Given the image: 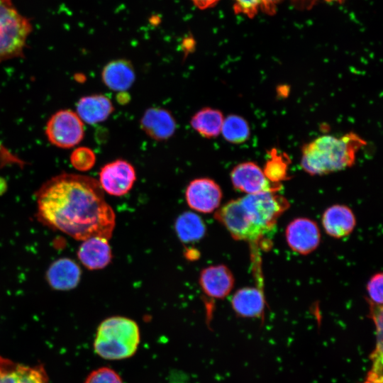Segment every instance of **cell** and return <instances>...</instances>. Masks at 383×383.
<instances>
[{"label": "cell", "mask_w": 383, "mask_h": 383, "mask_svg": "<svg viewBox=\"0 0 383 383\" xmlns=\"http://www.w3.org/2000/svg\"><path fill=\"white\" fill-rule=\"evenodd\" d=\"M37 218L72 238H111L116 216L99 182L89 176L63 173L45 182L36 193Z\"/></svg>", "instance_id": "obj_1"}, {"label": "cell", "mask_w": 383, "mask_h": 383, "mask_svg": "<svg viewBox=\"0 0 383 383\" xmlns=\"http://www.w3.org/2000/svg\"><path fill=\"white\" fill-rule=\"evenodd\" d=\"M366 141L350 132L340 137L322 135L301 149V166L311 175H323L350 167Z\"/></svg>", "instance_id": "obj_2"}, {"label": "cell", "mask_w": 383, "mask_h": 383, "mask_svg": "<svg viewBox=\"0 0 383 383\" xmlns=\"http://www.w3.org/2000/svg\"><path fill=\"white\" fill-rule=\"evenodd\" d=\"M140 341V330L135 321L123 316H111L99 324L94 349L104 359L120 360L132 357Z\"/></svg>", "instance_id": "obj_3"}, {"label": "cell", "mask_w": 383, "mask_h": 383, "mask_svg": "<svg viewBox=\"0 0 383 383\" xmlns=\"http://www.w3.org/2000/svg\"><path fill=\"white\" fill-rule=\"evenodd\" d=\"M31 30L30 20L12 0H0V62L20 57Z\"/></svg>", "instance_id": "obj_4"}, {"label": "cell", "mask_w": 383, "mask_h": 383, "mask_svg": "<svg viewBox=\"0 0 383 383\" xmlns=\"http://www.w3.org/2000/svg\"><path fill=\"white\" fill-rule=\"evenodd\" d=\"M239 201L250 223L264 235L274 227L289 202L277 192L246 194Z\"/></svg>", "instance_id": "obj_5"}, {"label": "cell", "mask_w": 383, "mask_h": 383, "mask_svg": "<svg viewBox=\"0 0 383 383\" xmlns=\"http://www.w3.org/2000/svg\"><path fill=\"white\" fill-rule=\"evenodd\" d=\"M45 135L49 142L60 148H70L84 138V126L76 112L60 110L48 120Z\"/></svg>", "instance_id": "obj_6"}, {"label": "cell", "mask_w": 383, "mask_h": 383, "mask_svg": "<svg viewBox=\"0 0 383 383\" xmlns=\"http://www.w3.org/2000/svg\"><path fill=\"white\" fill-rule=\"evenodd\" d=\"M214 217L235 240L253 243L263 236L247 218L238 199L229 201L218 208Z\"/></svg>", "instance_id": "obj_7"}, {"label": "cell", "mask_w": 383, "mask_h": 383, "mask_svg": "<svg viewBox=\"0 0 383 383\" xmlns=\"http://www.w3.org/2000/svg\"><path fill=\"white\" fill-rule=\"evenodd\" d=\"M230 177L233 187L246 194L277 192L281 189V184L270 182L263 170L253 162L237 165L231 170Z\"/></svg>", "instance_id": "obj_8"}, {"label": "cell", "mask_w": 383, "mask_h": 383, "mask_svg": "<svg viewBox=\"0 0 383 383\" xmlns=\"http://www.w3.org/2000/svg\"><path fill=\"white\" fill-rule=\"evenodd\" d=\"M136 172L128 161L117 159L104 165L99 172V184L109 194L121 196L133 187Z\"/></svg>", "instance_id": "obj_9"}, {"label": "cell", "mask_w": 383, "mask_h": 383, "mask_svg": "<svg viewBox=\"0 0 383 383\" xmlns=\"http://www.w3.org/2000/svg\"><path fill=\"white\" fill-rule=\"evenodd\" d=\"M222 191L213 179L206 177L197 178L188 184L185 198L188 205L194 210L209 213L219 208Z\"/></svg>", "instance_id": "obj_10"}, {"label": "cell", "mask_w": 383, "mask_h": 383, "mask_svg": "<svg viewBox=\"0 0 383 383\" xmlns=\"http://www.w3.org/2000/svg\"><path fill=\"white\" fill-rule=\"evenodd\" d=\"M285 236L289 247L301 255H308L319 245L321 233L316 222L307 218H297L287 226Z\"/></svg>", "instance_id": "obj_11"}, {"label": "cell", "mask_w": 383, "mask_h": 383, "mask_svg": "<svg viewBox=\"0 0 383 383\" xmlns=\"http://www.w3.org/2000/svg\"><path fill=\"white\" fill-rule=\"evenodd\" d=\"M140 126L148 137L157 141L168 140L177 128L176 121L171 112L160 107L147 109L140 118Z\"/></svg>", "instance_id": "obj_12"}, {"label": "cell", "mask_w": 383, "mask_h": 383, "mask_svg": "<svg viewBox=\"0 0 383 383\" xmlns=\"http://www.w3.org/2000/svg\"><path fill=\"white\" fill-rule=\"evenodd\" d=\"M235 279L231 271L224 265L204 268L199 276L201 289L209 297L223 299L232 291Z\"/></svg>", "instance_id": "obj_13"}, {"label": "cell", "mask_w": 383, "mask_h": 383, "mask_svg": "<svg viewBox=\"0 0 383 383\" xmlns=\"http://www.w3.org/2000/svg\"><path fill=\"white\" fill-rule=\"evenodd\" d=\"M80 245L77 257L89 270H100L106 267L112 259V252L108 239L91 237Z\"/></svg>", "instance_id": "obj_14"}, {"label": "cell", "mask_w": 383, "mask_h": 383, "mask_svg": "<svg viewBox=\"0 0 383 383\" xmlns=\"http://www.w3.org/2000/svg\"><path fill=\"white\" fill-rule=\"evenodd\" d=\"M355 224L356 219L353 211L345 205H333L322 216V225L326 233L335 238L350 234Z\"/></svg>", "instance_id": "obj_15"}, {"label": "cell", "mask_w": 383, "mask_h": 383, "mask_svg": "<svg viewBox=\"0 0 383 383\" xmlns=\"http://www.w3.org/2000/svg\"><path fill=\"white\" fill-rule=\"evenodd\" d=\"M231 306L239 316L260 318L263 315L265 309V296L258 287H243L233 294Z\"/></svg>", "instance_id": "obj_16"}, {"label": "cell", "mask_w": 383, "mask_h": 383, "mask_svg": "<svg viewBox=\"0 0 383 383\" xmlns=\"http://www.w3.org/2000/svg\"><path fill=\"white\" fill-rule=\"evenodd\" d=\"M101 79L110 89L124 91L134 83L135 72L133 64L126 59L114 60L107 63L102 70Z\"/></svg>", "instance_id": "obj_17"}, {"label": "cell", "mask_w": 383, "mask_h": 383, "mask_svg": "<svg viewBox=\"0 0 383 383\" xmlns=\"http://www.w3.org/2000/svg\"><path fill=\"white\" fill-rule=\"evenodd\" d=\"M81 274V270L75 262L69 258H60L49 267L46 276L53 289L65 291L77 286Z\"/></svg>", "instance_id": "obj_18"}, {"label": "cell", "mask_w": 383, "mask_h": 383, "mask_svg": "<svg viewBox=\"0 0 383 383\" xmlns=\"http://www.w3.org/2000/svg\"><path fill=\"white\" fill-rule=\"evenodd\" d=\"M111 101L103 94H93L81 98L77 104V114L89 124L103 122L113 112Z\"/></svg>", "instance_id": "obj_19"}, {"label": "cell", "mask_w": 383, "mask_h": 383, "mask_svg": "<svg viewBox=\"0 0 383 383\" xmlns=\"http://www.w3.org/2000/svg\"><path fill=\"white\" fill-rule=\"evenodd\" d=\"M223 120V115L220 110L204 107L193 115L190 124L201 136L213 138L221 133Z\"/></svg>", "instance_id": "obj_20"}, {"label": "cell", "mask_w": 383, "mask_h": 383, "mask_svg": "<svg viewBox=\"0 0 383 383\" xmlns=\"http://www.w3.org/2000/svg\"><path fill=\"white\" fill-rule=\"evenodd\" d=\"M174 229L179 239L185 243L201 240L205 235L206 226L201 217L191 211L182 213L177 218Z\"/></svg>", "instance_id": "obj_21"}, {"label": "cell", "mask_w": 383, "mask_h": 383, "mask_svg": "<svg viewBox=\"0 0 383 383\" xmlns=\"http://www.w3.org/2000/svg\"><path fill=\"white\" fill-rule=\"evenodd\" d=\"M221 133L228 142L240 144L249 138L250 130L248 123L244 118L231 114L224 118Z\"/></svg>", "instance_id": "obj_22"}, {"label": "cell", "mask_w": 383, "mask_h": 383, "mask_svg": "<svg viewBox=\"0 0 383 383\" xmlns=\"http://www.w3.org/2000/svg\"><path fill=\"white\" fill-rule=\"evenodd\" d=\"M289 162L287 154L279 152L274 148L269 152L268 160L262 170L270 182L281 184L282 181L287 179Z\"/></svg>", "instance_id": "obj_23"}, {"label": "cell", "mask_w": 383, "mask_h": 383, "mask_svg": "<svg viewBox=\"0 0 383 383\" xmlns=\"http://www.w3.org/2000/svg\"><path fill=\"white\" fill-rule=\"evenodd\" d=\"M72 165L79 171H87L91 169L96 162V156L92 150L87 147H79L71 154Z\"/></svg>", "instance_id": "obj_24"}, {"label": "cell", "mask_w": 383, "mask_h": 383, "mask_svg": "<svg viewBox=\"0 0 383 383\" xmlns=\"http://www.w3.org/2000/svg\"><path fill=\"white\" fill-rule=\"evenodd\" d=\"M18 383H48V377L42 365L28 367L20 365Z\"/></svg>", "instance_id": "obj_25"}, {"label": "cell", "mask_w": 383, "mask_h": 383, "mask_svg": "<svg viewBox=\"0 0 383 383\" xmlns=\"http://www.w3.org/2000/svg\"><path fill=\"white\" fill-rule=\"evenodd\" d=\"M84 383H123L121 376L113 369L102 367L92 371Z\"/></svg>", "instance_id": "obj_26"}, {"label": "cell", "mask_w": 383, "mask_h": 383, "mask_svg": "<svg viewBox=\"0 0 383 383\" xmlns=\"http://www.w3.org/2000/svg\"><path fill=\"white\" fill-rule=\"evenodd\" d=\"M383 275L382 272L376 273L369 280L367 284V292L370 304L382 306Z\"/></svg>", "instance_id": "obj_27"}, {"label": "cell", "mask_w": 383, "mask_h": 383, "mask_svg": "<svg viewBox=\"0 0 383 383\" xmlns=\"http://www.w3.org/2000/svg\"><path fill=\"white\" fill-rule=\"evenodd\" d=\"M20 364L0 356V383H18Z\"/></svg>", "instance_id": "obj_28"}, {"label": "cell", "mask_w": 383, "mask_h": 383, "mask_svg": "<svg viewBox=\"0 0 383 383\" xmlns=\"http://www.w3.org/2000/svg\"><path fill=\"white\" fill-rule=\"evenodd\" d=\"M235 12L244 14L249 18H253L260 7L259 0H234Z\"/></svg>", "instance_id": "obj_29"}, {"label": "cell", "mask_w": 383, "mask_h": 383, "mask_svg": "<svg viewBox=\"0 0 383 383\" xmlns=\"http://www.w3.org/2000/svg\"><path fill=\"white\" fill-rule=\"evenodd\" d=\"M282 0H259L260 8L269 15H272L275 13L278 4Z\"/></svg>", "instance_id": "obj_30"}, {"label": "cell", "mask_w": 383, "mask_h": 383, "mask_svg": "<svg viewBox=\"0 0 383 383\" xmlns=\"http://www.w3.org/2000/svg\"><path fill=\"white\" fill-rule=\"evenodd\" d=\"M200 9H206L213 6L219 0H191Z\"/></svg>", "instance_id": "obj_31"}, {"label": "cell", "mask_w": 383, "mask_h": 383, "mask_svg": "<svg viewBox=\"0 0 383 383\" xmlns=\"http://www.w3.org/2000/svg\"><path fill=\"white\" fill-rule=\"evenodd\" d=\"M296 3L304 6H311L316 0H294Z\"/></svg>", "instance_id": "obj_32"}, {"label": "cell", "mask_w": 383, "mask_h": 383, "mask_svg": "<svg viewBox=\"0 0 383 383\" xmlns=\"http://www.w3.org/2000/svg\"><path fill=\"white\" fill-rule=\"evenodd\" d=\"M365 383H374V382H371V381H370V380H367Z\"/></svg>", "instance_id": "obj_33"}]
</instances>
